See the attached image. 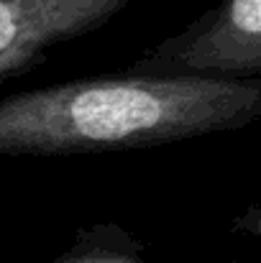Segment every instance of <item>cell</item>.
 Here are the masks:
<instances>
[{"label":"cell","mask_w":261,"mask_h":263,"mask_svg":"<svg viewBox=\"0 0 261 263\" xmlns=\"http://www.w3.org/2000/svg\"><path fill=\"white\" fill-rule=\"evenodd\" d=\"M261 120V80L105 74L0 100V156L146 148Z\"/></svg>","instance_id":"obj_1"},{"label":"cell","mask_w":261,"mask_h":263,"mask_svg":"<svg viewBox=\"0 0 261 263\" xmlns=\"http://www.w3.org/2000/svg\"><path fill=\"white\" fill-rule=\"evenodd\" d=\"M128 72L261 80V0H220L136 59Z\"/></svg>","instance_id":"obj_2"},{"label":"cell","mask_w":261,"mask_h":263,"mask_svg":"<svg viewBox=\"0 0 261 263\" xmlns=\"http://www.w3.org/2000/svg\"><path fill=\"white\" fill-rule=\"evenodd\" d=\"M133 0H0V82L44 51L105 26Z\"/></svg>","instance_id":"obj_3"},{"label":"cell","mask_w":261,"mask_h":263,"mask_svg":"<svg viewBox=\"0 0 261 263\" xmlns=\"http://www.w3.org/2000/svg\"><path fill=\"white\" fill-rule=\"evenodd\" d=\"M49 263H151L144 246L115 222L82 228L75 243Z\"/></svg>","instance_id":"obj_4"},{"label":"cell","mask_w":261,"mask_h":263,"mask_svg":"<svg viewBox=\"0 0 261 263\" xmlns=\"http://www.w3.org/2000/svg\"><path fill=\"white\" fill-rule=\"evenodd\" d=\"M233 228L241 230V233H246V235H251V238H256L261 243V207L259 204L246 207V210L233 220Z\"/></svg>","instance_id":"obj_5"},{"label":"cell","mask_w":261,"mask_h":263,"mask_svg":"<svg viewBox=\"0 0 261 263\" xmlns=\"http://www.w3.org/2000/svg\"><path fill=\"white\" fill-rule=\"evenodd\" d=\"M236 263H251V261H236Z\"/></svg>","instance_id":"obj_6"}]
</instances>
